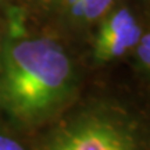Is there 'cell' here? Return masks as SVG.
<instances>
[{
  "instance_id": "1",
  "label": "cell",
  "mask_w": 150,
  "mask_h": 150,
  "mask_svg": "<svg viewBox=\"0 0 150 150\" xmlns=\"http://www.w3.org/2000/svg\"><path fill=\"white\" fill-rule=\"evenodd\" d=\"M71 78L70 59L52 39L11 43L3 54L0 102L17 120L36 121L64 100Z\"/></svg>"
},
{
  "instance_id": "4",
  "label": "cell",
  "mask_w": 150,
  "mask_h": 150,
  "mask_svg": "<svg viewBox=\"0 0 150 150\" xmlns=\"http://www.w3.org/2000/svg\"><path fill=\"white\" fill-rule=\"evenodd\" d=\"M111 3L112 0H79L71 6V13L75 17H82L88 21H93L102 17Z\"/></svg>"
},
{
  "instance_id": "5",
  "label": "cell",
  "mask_w": 150,
  "mask_h": 150,
  "mask_svg": "<svg viewBox=\"0 0 150 150\" xmlns=\"http://www.w3.org/2000/svg\"><path fill=\"white\" fill-rule=\"evenodd\" d=\"M136 53L140 63L150 70V32L142 35L139 43L136 45Z\"/></svg>"
},
{
  "instance_id": "6",
  "label": "cell",
  "mask_w": 150,
  "mask_h": 150,
  "mask_svg": "<svg viewBox=\"0 0 150 150\" xmlns=\"http://www.w3.org/2000/svg\"><path fill=\"white\" fill-rule=\"evenodd\" d=\"M0 150H25V149L13 138L0 135Z\"/></svg>"
},
{
  "instance_id": "2",
  "label": "cell",
  "mask_w": 150,
  "mask_h": 150,
  "mask_svg": "<svg viewBox=\"0 0 150 150\" xmlns=\"http://www.w3.org/2000/svg\"><path fill=\"white\" fill-rule=\"evenodd\" d=\"M53 150H145L136 129L108 112L81 117L57 138Z\"/></svg>"
},
{
  "instance_id": "3",
  "label": "cell",
  "mask_w": 150,
  "mask_h": 150,
  "mask_svg": "<svg viewBox=\"0 0 150 150\" xmlns=\"http://www.w3.org/2000/svg\"><path fill=\"white\" fill-rule=\"evenodd\" d=\"M142 38L140 25L128 8L114 11L100 25L93 54L97 61H110L136 46Z\"/></svg>"
},
{
  "instance_id": "7",
  "label": "cell",
  "mask_w": 150,
  "mask_h": 150,
  "mask_svg": "<svg viewBox=\"0 0 150 150\" xmlns=\"http://www.w3.org/2000/svg\"><path fill=\"white\" fill-rule=\"evenodd\" d=\"M64 1H65V4L70 6V7H71V6H74L76 1H79V0H64Z\"/></svg>"
}]
</instances>
